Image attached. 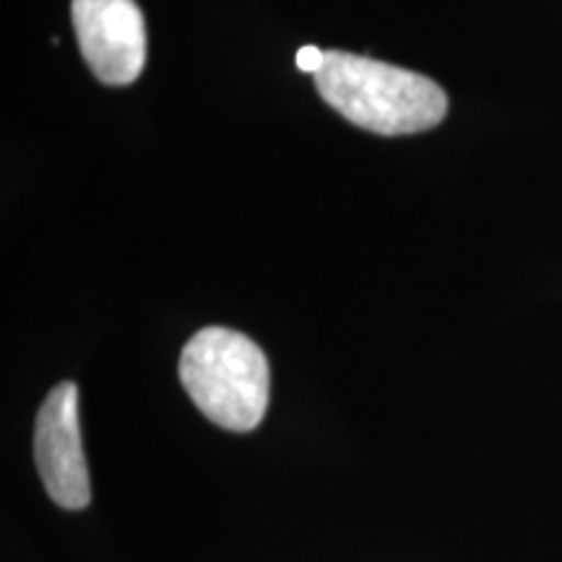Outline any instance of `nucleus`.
<instances>
[{
	"instance_id": "4",
	"label": "nucleus",
	"mask_w": 562,
	"mask_h": 562,
	"mask_svg": "<svg viewBox=\"0 0 562 562\" xmlns=\"http://www.w3.org/2000/svg\"><path fill=\"white\" fill-rule=\"evenodd\" d=\"M34 459L53 503L68 510L87 508L91 487L79 430V389L74 383L55 385L40 406Z\"/></svg>"
},
{
	"instance_id": "5",
	"label": "nucleus",
	"mask_w": 562,
	"mask_h": 562,
	"mask_svg": "<svg viewBox=\"0 0 562 562\" xmlns=\"http://www.w3.org/2000/svg\"><path fill=\"white\" fill-rule=\"evenodd\" d=\"M323 60H326V53L318 50L315 45H305L297 50V68L305 70V74H313V76L318 74Z\"/></svg>"
},
{
	"instance_id": "2",
	"label": "nucleus",
	"mask_w": 562,
	"mask_h": 562,
	"mask_svg": "<svg viewBox=\"0 0 562 562\" xmlns=\"http://www.w3.org/2000/svg\"><path fill=\"white\" fill-rule=\"evenodd\" d=\"M180 381L193 404L232 432H250L269 406V360L256 341L240 331L209 326L186 344Z\"/></svg>"
},
{
	"instance_id": "1",
	"label": "nucleus",
	"mask_w": 562,
	"mask_h": 562,
	"mask_svg": "<svg viewBox=\"0 0 562 562\" xmlns=\"http://www.w3.org/2000/svg\"><path fill=\"white\" fill-rule=\"evenodd\" d=\"M313 79L323 102L349 123L381 136L430 131L448 112L446 91L432 79L368 55L326 53Z\"/></svg>"
},
{
	"instance_id": "3",
	"label": "nucleus",
	"mask_w": 562,
	"mask_h": 562,
	"mask_svg": "<svg viewBox=\"0 0 562 562\" xmlns=\"http://www.w3.org/2000/svg\"><path fill=\"white\" fill-rule=\"evenodd\" d=\"M76 40L97 79L125 87L146 63V24L136 0H74Z\"/></svg>"
}]
</instances>
